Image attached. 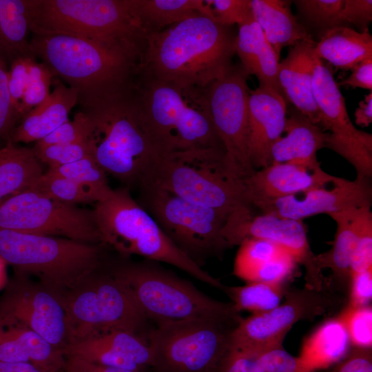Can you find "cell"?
<instances>
[{"label": "cell", "instance_id": "obj_1", "mask_svg": "<svg viewBox=\"0 0 372 372\" xmlns=\"http://www.w3.org/2000/svg\"><path fill=\"white\" fill-rule=\"evenodd\" d=\"M31 50L54 77L78 93L81 109L130 92L142 55L99 41L64 34H32Z\"/></svg>", "mask_w": 372, "mask_h": 372}, {"label": "cell", "instance_id": "obj_2", "mask_svg": "<svg viewBox=\"0 0 372 372\" xmlns=\"http://www.w3.org/2000/svg\"><path fill=\"white\" fill-rule=\"evenodd\" d=\"M229 26L198 14L144 37L139 70L182 86L207 87L232 65Z\"/></svg>", "mask_w": 372, "mask_h": 372}, {"label": "cell", "instance_id": "obj_3", "mask_svg": "<svg viewBox=\"0 0 372 372\" xmlns=\"http://www.w3.org/2000/svg\"><path fill=\"white\" fill-rule=\"evenodd\" d=\"M207 87L182 86L139 70L133 97L159 157L193 149L225 150L211 117Z\"/></svg>", "mask_w": 372, "mask_h": 372}, {"label": "cell", "instance_id": "obj_4", "mask_svg": "<svg viewBox=\"0 0 372 372\" xmlns=\"http://www.w3.org/2000/svg\"><path fill=\"white\" fill-rule=\"evenodd\" d=\"M132 91L81 109L89 118L91 155L107 175L130 189L138 186L159 158Z\"/></svg>", "mask_w": 372, "mask_h": 372}, {"label": "cell", "instance_id": "obj_5", "mask_svg": "<svg viewBox=\"0 0 372 372\" xmlns=\"http://www.w3.org/2000/svg\"><path fill=\"white\" fill-rule=\"evenodd\" d=\"M103 242L118 255H136L171 265L223 291L225 285L205 271L167 238L153 217L135 200L127 187L112 189L92 209Z\"/></svg>", "mask_w": 372, "mask_h": 372}, {"label": "cell", "instance_id": "obj_6", "mask_svg": "<svg viewBox=\"0 0 372 372\" xmlns=\"http://www.w3.org/2000/svg\"><path fill=\"white\" fill-rule=\"evenodd\" d=\"M140 183L154 185L203 207L229 212L250 205L243 178L222 149H193L161 156Z\"/></svg>", "mask_w": 372, "mask_h": 372}, {"label": "cell", "instance_id": "obj_7", "mask_svg": "<svg viewBox=\"0 0 372 372\" xmlns=\"http://www.w3.org/2000/svg\"><path fill=\"white\" fill-rule=\"evenodd\" d=\"M159 263L123 257L107 263L110 271L129 288L147 320L160 324L240 313L231 302L209 297Z\"/></svg>", "mask_w": 372, "mask_h": 372}, {"label": "cell", "instance_id": "obj_8", "mask_svg": "<svg viewBox=\"0 0 372 372\" xmlns=\"http://www.w3.org/2000/svg\"><path fill=\"white\" fill-rule=\"evenodd\" d=\"M105 244L0 229V256L17 273L64 293L103 267Z\"/></svg>", "mask_w": 372, "mask_h": 372}, {"label": "cell", "instance_id": "obj_9", "mask_svg": "<svg viewBox=\"0 0 372 372\" xmlns=\"http://www.w3.org/2000/svg\"><path fill=\"white\" fill-rule=\"evenodd\" d=\"M30 30L88 38L141 54L145 45L130 0H30Z\"/></svg>", "mask_w": 372, "mask_h": 372}, {"label": "cell", "instance_id": "obj_10", "mask_svg": "<svg viewBox=\"0 0 372 372\" xmlns=\"http://www.w3.org/2000/svg\"><path fill=\"white\" fill-rule=\"evenodd\" d=\"M107 262L63 293L70 344L112 331L146 337L147 319Z\"/></svg>", "mask_w": 372, "mask_h": 372}, {"label": "cell", "instance_id": "obj_11", "mask_svg": "<svg viewBox=\"0 0 372 372\" xmlns=\"http://www.w3.org/2000/svg\"><path fill=\"white\" fill-rule=\"evenodd\" d=\"M240 313L156 324L146 338L149 372H216L231 344Z\"/></svg>", "mask_w": 372, "mask_h": 372}, {"label": "cell", "instance_id": "obj_12", "mask_svg": "<svg viewBox=\"0 0 372 372\" xmlns=\"http://www.w3.org/2000/svg\"><path fill=\"white\" fill-rule=\"evenodd\" d=\"M136 201L173 244L200 267L229 248L222 231L231 212L203 207L147 183L138 185Z\"/></svg>", "mask_w": 372, "mask_h": 372}, {"label": "cell", "instance_id": "obj_13", "mask_svg": "<svg viewBox=\"0 0 372 372\" xmlns=\"http://www.w3.org/2000/svg\"><path fill=\"white\" fill-rule=\"evenodd\" d=\"M0 229L103 243L93 210L61 203L32 189L0 204Z\"/></svg>", "mask_w": 372, "mask_h": 372}, {"label": "cell", "instance_id": "obj_14", "mask_svg": "<svg viewBox=\"0 0 372 372\" xmlns=\"http://www.w3.org/2000/svg\"><path fill=\"white\" fill-rule=\"evenodd\" d=\"M284 296L285 302L276 308L242 318L233 331L230 346L250 351L282 346L285 335L296 322L313 320L341 303L327 289L317 290L307 286L287 291Z\"/></svg>", "mask_w": 372, "mask_h": 372}, {"label": "cell", "instance_id": "obj_15", "mask_svg": "<svg viewBox=\"0 0 372 372\" xmlns=\"http://www.w3.org/2000/svg\"><path fill=\"white\" fill-rule=\"evenodd\" d=\"M222 234L229 247L253 238L279 245L304 266L305 286L317 290L327 289V280L310 247L302 220L262 213L251 205H241L229 214Z\"/></svg>", "mask_w": 372, "mask_h": 372}, {"label": "cell", "instance_id": "obj_16", "mask_svg": "<svg viewBox=\"0 0 372 372\" xmlns=\"http://www.w3.org/2000/svg\"><path fill=\"white\" fill-rule=\"evenodd\" d=\"M312 92L319 112V126L328 134L325 147L353 165L357 177L371 178L372 135L354 126L331 70L318 56Z\"/></svg>", "mask_w": 372, "mask_h": 372}, {"label": "cell", "instance_id": "obj_17", "mask_svg": "<svg viewBox=\"0 0 372 372\" xmlns=\"http://www.w3.org/2000/svg\"><path fill=\"white\" fill-rule=\"evenodd\" d=\"M248 74L240 65H233L207 87L209 109L227 159L242 178L253 168L248 149Z\"/></svg>", "mask_w": 372, "mask_h": 372}, {"label": "cell", "instance_id": "obj_18", "mask_svg": "<svg viewBox=\"0 0 372 372\" xmlns=\"http://www.w3.org/2000/svg\"><path fill=\"white\" fill-rule=\"evenodd\" d=\"M7 286L0 315L24 324L63 353L70 344L63 293L17 273Z\"/></svg>", "mask_w": 372, "mask_h": 372}, {"label": "cell", "instance_id": "obj_19", "mask_svg": "<svg viewBox=\"0 0 372 372\" xmlns=\"http://www.w3.org/2000/svg\"><path fill=\"white\" fill-rule=\"evenodd\" d=\"M371 178L351 180L333 176L329 182L298 195L279 198L256 209L258 211L297 220L314 215L371 206Z\"/></svg>", "mask_w": 372, "mask_h": 372}, {"label": "cell", "instance_id": "obj_20", "mask_svg": "<svg viewBox=\"0 0 372 372\" xmlns=\"http://www.w3.org/2000/svg\"><path fill=\"white\" fill-rule=\"evenodd\" d=\"M63 354L136 372H149L152 363L146 337L125 331H112L73 341Z\"/></svg>", "mask_w": 372, "mask_h": 372}, {"label": "cell", "instance_id": "obj_21", "mask_svg": "<svg viewBox=\"0 0 372 372\" xmlns=\"http://www.w3.org/2000/svg\"><path fill=\"white\" fill-rule=\"evenodd\" d=\"M287 117V104L283 96L263 85L249 90L248 149L255 170L271 164V151L284 133Z\"/></svg>", "mask_w": 372, "mask_h": 372}, {"label": "cell", "instance_id": "obj_22", "mask_svg": "<svg viewBox=\"0 0 372 372\" xmlns=\"http://www.w3.org/2000/svg\"><path fill=\"white\" fill-rule=\"evenodd\" d=\"M334 176L320 167L273 163L243 178L250 205L255 209L273 200L302 194L330 181Z\"/></svg>", "mask_w": 372, "mask_h": 372}, {"label": "cell", "instance_id": "obj_23", "mask_svg": "<svg viewBox=\"0 0 372 372\" xmlns=\"http://www.w3.org/2000/svg\"><path fill=\"white\" fill-rule=\"evenodd\" d=\"M316 43L309 35L291 46L279 62L278 79L285 99L319 126V112L312 92Z\"/></svg>", "mask_w": 372, "mask_h": 372}, {"label": "cell", "instance_id": "obj_24", "mask_svg": "<svg viewBox=\"0 0 372 372\" xmlns=\"http://www.w3.org/2000/svg\"><path fill=\"white\" fill-rule=\"evenodd\" d=\"M329 216L336 223L334 240L331 249L317 255V260L322 270H331L332 287L341 290L350 286L353 253L362 228L372 220V213L370 206H363Z\"/></svg>", "mask_w": 372, "mask_h": 372}, {"label": "cell", "instance_id": "obj_25", "mask_svg": "<svg viewBox=\"0 0 372 372\" xmlns=\"http://www.w3.org/2000/svg\"><path fill=\"white\" fill-rule=\"evenodd\" d=\"M0 360L62 372L65 355L24 324L0 315Z\"/></svg>", "mask_w": 372, "mask_h": 372}, {"label": "cell", "instance_id": "obj_26", "mask_svg": "<svg viewBox=\"0 0 372 372\" xmlns=\"http://www.w3.org/2000/svg\"><path fill=\"white\" fill-rule=\"evenodd\" d=\"M54 89L48 98L31 110L17 125L11 142L30 143L48 136L68 120L78 102L77 92L54 77Z\"/></svg>", "mask_w": 372, "mask_h": 372}, {"label": "cell", "instance_id": "obj_27", "mask_svg": "<svg viewBox=\"0 0 372 372\" xmlns=\"http://www.w3.org/2000/svg\"><path fill=\"white\" fill-rule=\"evenodd\" d=\"M238 26L234 50L240 65L248 76H256L259 85L270 87L284 96L278 79L280 58L262 29L253 16Z\"/></svg>", "mask_w": 372, "mask_h": 372}, {"label": "cell", "instance_id": "obj_28", "mask_svg": "<svg viewBox=\"0 0 372 372\" xmlns=\"http://www.w3.org/2000/svg\"><path fill=\"white\" fill-rule=\"evenodd\" d=\"M286 133L273 145L271 163L292 162L310 167H320L316 154L325 147L327 132L298 110L287 117Z\"/></svg>", "mask_w": 372, "mask_h": 372}, {"label": "cell", "instance_id": "obj_29", "mask_svg": "<svg viewBox=\"0 0 372 372\" xmlns=\"http://www.w3.org/2000/svg\"><path fill=\"white\" fill-rule=\"evenodd\" d=\"M315 52L321 60L342 70H351L364 59L372 57V36L369 29L358 32L338 26L322 32Z\"/></svg>", "mask_w": 372, "mask_h": 372}, {"label": "cell", "instance_id": "obj_30", "mask_svg": "<svg viewBox=\"0 0 372 372\" xmlns=\"http://www.w3.org/2000/svg\"><path fill=\"white\" fill-rule=\"evenodd\" d=\"M254 19L278 56L282 49L293 46L309 36L291 11L290 1L282 0H251Z\"/></svg>", "mask_w": 372, "mask_h": 372}, {"label": "cell", "instance_id": "obj_31", "mask_svg": "<svg viewBox=\"0 0 372 372\" xmlns=\"http://www.w3.org/2000/svg\"><path fill=\"white\" fill-rule=\"evenodd\" d=\"M350 346L346 328L336 316L323 322L307 338L298 358L305 372H313L340 362Z\"/></svg>", "mask_w": 372, "mask_h": 372}, {"label": "cell", "instance_id": "obj_32", "mask_svg": "<svg viewBox=\"0 0 372 372\" xmlns=\"http://www.w3.org/2000/svg\"><path fill=\"white\" fill-rule=\"evenodd\" d=\"M30 0H0V57L8 64L19 58L36 59L28 35Z\"/></svg>", "mask_w": 372, "mask_h": 372}, {"label": "cell", "instance_id": "obj_33", "mask_svg": "<svg viewBox=\"0 0 372 372\" xmlns=\"http://www.w3.org/2000/svg\"><path fill=\"white\" fill-rule=\"evenodd\" d=\"M43 174L42 163L32 148L8 142L0 148V204L30 189Z\"/></svg>", "mask_w": 372, "mask_h": 372}, {"label": "cell", "instance_id": "obj_34", "mask_svg": "<svg viewBox=\"0 0 372 372\" xmlns=\"http://www.w3.org/2000/svg\"><path fill=\"white\" fill-rule=\"evenodd\" d=\"M143 37L194 15L206 16L204 0H130Z\"/></svg>", "mask_w": 372, "mask_h": 372}, {"label": "cell", "instance_id": "obj_35", "mask_svg": "<svg viewBox=\"0 0 372 372\" xmlns=\"http://www.w3.org/2000/svg\"><path fill=\"white\" fill-rule=\"evenodd\" d=\"M239 312L249 311L254 313L270 311L278 307L285 296L282 284L249 282L245 285L229 287L223 291Z\"/></svg>", "mask_w": 372, "mask_h": 372}, {"label": "cell", "instance_id": "obj_36", "mask_svg": "<svg viewBox=\"0 0 372 372\" xmlns=\"http://www.w3.org/2000/svg\"><path fill=\"white\" fill-rule=\"evenodd\" d=\"M48 170L70 178L82 186L95 203L106 198L112 190L107 174L92 155L70 164Z\"/></svg>", "mask_w": 372, "mask_h": 372}, {"label": "cell", "instance_id": "obj_37", "mask_svg": "<svg viewBox=\"0 0 372 372\" xmlns=\"http://www.w3.org/2000/svg\"><path fill=\"white\" fill-rule=\"evenodd\" d=\"M286 251H288L284 247L267 240H247L239 245L234 260V274L245 280L256 268Z\"/></svg>", "mask_w": 372, "mask_h": 372}, {"label": "cell", "instance_id": "obj_38", "mask_svg": "<svg viewBox=\"0 0 372 372\" xmlns=\"http://www.w3.org/2000/svg\"><path fill=\"white\" fill-rule=\"evenodd\" d=\"M30 189L63 203L76 205L93 203L88 192L80 185L50 171L43 173Z\"/></svg>", "mask_w": 372, "mask_h": 372}, {"label": "cell", "instance_id": "obj_39", "mask_svg": "<svg viewBox=\"0 0 372 372\" xmlns=\"http://www.w3.org/2000/svg\"><path fill=\"white\" fill-rule=\"evenodd\" d=\"M293 2L301 17L314 28L324 31L345 26L342 18L344 0H296Z\"/></svg>", "mask_w": 372, "mask_h": 372}, {"label": "cell", "instance_id": "obj_40", "mask_svg": "<svg viewBox=\"0 0 372 372\" xmlns=\"http://www.w3.org/2000/svg\"><path fill=\"white\" fill-rule=\"evenodd\" d=\"M347 331L353 347H372V308L371 306L353 307L347 304L337 316Z\"/></svg>", "mask_w": 372, "mask_h": 372}, {"label": "cell", "instance_id": "obj_41", "mask_svg": "<svg viewBox=\"0 0 372 372\" xmlns=\"http://www.w3.org/2000/svg\"><path fill=\"white\" fill-rule=\"evenodd\" d=\"M54 77L45 64L37 62L35 59H30L28 81L21 107V119L48 98Z\"/></svg>", "mask_w": 372, "mask_h": 372}, {"label": "cell", "instance_id": "obj_42", "mask_svg": "<svg viewBox=\"0 0 372 372\" xmlns=\"http://www.w3.org/2000/svg\"><path fill=\"white\" fill-rule=\"evenodd\" d=\"M32 149L37 159L47 165L48 169L70 164L91 155L87 141L44 146L35 144Z\"/></svg>", "mask_w": 372, "mask_h": 372}, {"label": "cell", "instance_id": "obj_43", "mask_svg": "<svg viewBox=\"0 0 372 372\" xmlns=\"http://www.w3.org/2000/svg\"><path fill=\"white\" fill-rule=\"evenodd\" d=\"M204 2L206 16L225 26L240 24L252 16L251 0H204Z\"/></svg>", "mask_w": 372, "mask_h": 372}, {"label": "cell", "instance_id": "obj_44", "mask_svg": "<svg viewBox=\"0 0 372 372\" xmlns=\"http://www.w3.org/2000/svg\"><path fill=\"white\" fill-rule=\"evenodd\" d=\"M296 260L289 251L264 263L254 270L246 278L249 282L282 284L293 273Z\"/></svg>", "mask_w": 372, "mask_h": 372}, {"label": "cell", "instance_id": "obj_45", "mask_svg": "<svg viewBox=\"0 0 372 372\" xmlns=\"http://www.w3.org/2000/svg\"><path fill=\"white\" fill-rule=\"evenodd\" d=\"M89 118L85 112H78L72 121L69 119L48 136L35 143L38 145L71 143L87 141L89 134Z\"/></svg>", "mask_w": 372, "mask_h": 372}, {"label": "cell", "instance_id": "obj_46", "mask_svg": "<svg viewBox=\"0 0 372 372\" xmlns=\"http://www.w3.org/2000/svg\"><path fill=\"white\" fill-rule=\"evenodd\" d=\"M8 69L0 57V141H11V137L19 118L13 110L9 95Z\"/></svg>", "mask_w": 372, "mask_h": 372}, {"label": "cell", "instance_id": "obj_47", "mask_svg": "<svg viewBox=\"0 0 372 372\" xmlns=\"http://www.w3.org/2000/svg\"><path fill=\"white\" fill-rule=\"evenodd\" d=\"M31 59H17L10 63L8 70V85L10 103L19 121L21 119V107L28 85V65Z\"/></svg>", "mask_w": 372, "mask_h": 372}, {"label": "cell", "instance_id": "obj_48", "mask_svg": "<svg viewBox=\"0 0 372 372\" xmlns=\"http://www.w3.org/2000/svg\"><path fill=\"white\" fill-rule=\"evenodd\" d=\"M260 358L265 372H305L299 358L291 355L282 346L260 351Z\"/></svg>", "mask_w": 372, "mask_h": 372}, {"label": "cell", "instance_id": "obj_49", "mask_svg": "<svg viewBox=\"0 0 372 372\" xmlns=\"http://www.w3.org/2000/svg\"><path fill=\"white\" fill-rule=\"evenodd\" d=\"M372 268V220L366 222L358 236L351 261V274Z\"/></svg>", "mask_w": 372, "mask_h": 372}, {"label": "cell", "instance_id": "obj_50", "mask_svg": "<svg viewBox=\"0 0 372 372\" xmlns=\"http://www.w3.org/2000/svg\"><path fill=\"white\" fill-rule=\"evenodd\" d=\"M342 18L345 26L354 25L360 32L369 29L372 21V1L344 0Z\"/></svg>", "mask_w": 372, "mask_h": 372}, {"label": "cell", "instance_id": "obj_51", "mask_svg": "<svg viewBox=\"0 0 372 372\" xmlns=\"http://www.w3.org/2000/svg\"><path fill=\"white\" fill-rule=\"evenodd\" d=\"M372 298V268L351 274L349 305L364 307L369 305Z\"/></svg>", "mask_w": 372, "mask_h": 372}, {"label": "cell", "instance_id": "obj_52", "mask_svg": "<svg viewBox=\"0 0 372 372\" xmlns=\"http://www.w3.org/2000/svg\"><path fill=\"white\" fill-rule=\"evenodd\" d=\"M333 372H372L371 348L352 347L338 362Z\"/></svg>", "mask_w": 372, "mask_h": 372}, {"label": "cell", "instance_id": "obj_53", "mask_svg": "<svg viewBox=\"0 0 372 372\" xmlns=\"http://www.w3.org/2000/svg\"><path fill=\"white\" fill-rule=\"evenodd\" d=\"M339 85L352 88H362L372 90V57H369L358 63L352 70L351 74L340 81Z\"/></svg>", "mask_w": 372, "mask_h": 372}, {"label": "cell", "instance_id": "obj_54", "mask_svg": "<svg viewBox=\"0 0 372 372\" xmlns=\"http://www.w3.org/2000/svg\"><path fill=\"white\" fill-rule=\"evenodd\" d=\"M62 372H136L107 366L71 355L65 356Z\"/></svg>", "mask_w": 372, "mask_h": 372}, {"label": "cell", "instance_id": "obj_55", "mask_svg": "<svg viewBox=\"0 0 372 372\" xmlns=\"http://www.w3.org/2000/svg\"><path fill=\"white\" fill-rule=\"evenodd\" d=\"M355 122L361 127H368L372 122V92L364 96L355 111Z\"/></svg>", "mask_w": 372, "mask_h": 372}, {"label": "cell", "instance_id": "obj_56", "mask_svg": "<svg viewBox=\"0 0 372 372\" xmlns=\"http://www.w3.org/2000/svg\"><path fill=\"white\" fill-rule=\"evenodd\" d=\"M0 372H52L30 363L0 360Z\"/></svg>", "mask_w": 372, "mask_h": 372}, {"label": "cell", "instance_id": "obj_57", "mask_svg": "<svg viewBox=\"0 0 372 372\" xmlns=\"http://www.w3.org/2000/svg\"><path fill=\"white\" fill-rule=\"evenodd\" d=\"M6 262L0 256V291L8 284Z\"/></svg>", "mask_w": 372, "mask_h": 372}]
</instances>
